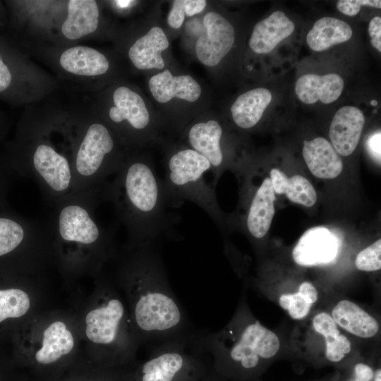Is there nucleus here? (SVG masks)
<instances>
[{
	"mask_svg": "<svg viewBox=\"0 0 381 381\" xmlns=\"http://www.w3.org/2000/svg\"><path fill=\"white\" fill-rule=\"evenodd\" d=\"M124 285L131 306L133 330L151 349L196 330L170 285L158 242L137 244Z\"/></svg>",
	"mask_w": 381,
	"mask_h": 381,
	"instance_id": "f257e3e1",
	"label": "nucleus"
},
{
	"mask_svg": "<svg viewBox=\"0 0 381 381\" xmlns=\"http://www.w3.org/2000/svg\"><path fill=\"white\" fill-rule=\"evenodd\" d=\"M205 351L212 358L214 374L234 381H250L280 349L279 337L253 318L242 306L219 332L202 331Z\"/></svg>",
	"mask_w": 381,
	"mask_h": 381,
	"instance_id": "f03ea898",
	"label": "nucleus"
},
{
	"mask_svg": "<svg viewBox=\"0 0 381 381\" xmlns=\"http://www.w3.org/2000/svg\"><path fill=\"white\" fill-rule=\"evenodd\" d=\"M121 207L137 239V244L158 242L160 238L178 239L174 208L150 160L133 159L120 180Z\"/></svg>",
	"mask_w": 381,
	"mask_h": 381,
	"instance_id": "7ed1b4c3",
	"label": "nucleus"
},
{
	"mask_svg": "<svg viewBox=\"0 0 381 381\" xmlns=\"http://www.w3.org/2000/svg\"><path fill=\"white\" fill-rule=\"evenodd\" d=\"M201 334L196 330L151 349L148 359L138 368L134 381H202L210 373V356Z\"/></svg>",
	"mask_w": 381,
	"mask_h": 381,
	"instance_id": "20e7f679",
	"label": "nucleus"
},
{
	"mask_svg": "<svg viewBox=\"0 0 381 381\" xmlns=\"http://www.w3.org/2000/svg\"><path fill=\"white\" fill-rule=\"evenodd\" d=\"M165 192L174 207L184 201L197 204L215 221L219 212L212 188L204 179L211 169L209 161L185 144L171 147L166 153Z\"/></svg>",
	"mask_w": 381,
	"mask_h": 381,
	"instance_id": "39448f33",
	"label": "nucleus"
},
{
	"mask_svg": "<svg viewBox=\"0 0 381 381\" xmlns=\"http://www.w3.org/2000/svg\"><path fill=\"white\" fill-rule=\"evenodd\" d=\"M85 322L88 339L117 353L121 358L133 356L140 344L136 334L128 332L126 310L117 296H109L100 306L91 310Z\"/></svg>",
	"mask_w": 381,
	"mask_h": 381,
	"instance_id": "423d86ee",
	"label": "nucleus"
},
{
	"mask_svg": "<svg viewBox=\"0 0 381 381\" xmlns=\"http://www.w3.org/2000/svg\"><path fill=\"white\" fill-rule=\"evenodd\" d=\"M107 114L114 124L125 126L132 140L145 145L157 140L161 123L152 116L143 97L126 85L114 89Z\"/></svg>",
	"mask_w": 381,
	"mask_h": 381,
	"instance_id": "0eeeda50",
	"label": "nucleus"
},
{
	"mask_svg": "<svg viewBox=\"0 0 381 381\" xmlns=\"http://www.w3.org/2000/svg\"><path fill=\"white\" fill-rule=\"evenodd\" d=\"M304 327L306 331L300 332L298 339H305V342H300L298 345L305 346L306 353L336 364L346 359L351 352L350 339L330 314L320 312Z\"/></svg>",
	"mask_w": 381,
	"mask_h": 381,
	"instance_id": "6e6552de",
	"label": "nucleus"
},
{
	"mask_svg": "<svg viewBox=\"0 0 381 381\" xmlns=\"http://www.w3.org/2000/svg\"><path fill=\"white\" fill-rule=\"evenodd\" d=\"M202 23L204 31L195 42V54L202 65L214 67L231 50L235 42V30L226 18L215 11L207 13Z\"/></svg>",
	"mask_w": 381,
	"mask_h": 381,
	"instance_id": "1a4fd4ad",
	"label": "nucleus"
},
{
	"mask_svg": "<svg viewBox=\"0 0 381 381\" xmlns=\"http://www.w3.org/2000/svg\"><path fill=\"white\" fill-rule=\"evenodd\" d=\"M223 128L218 121L202 119L183 128L185 145L204 156L210 162L216 181L226 162L222 147Z\"/></svg>",
	"mask_w": 381,
	"mask_h": 381,
	"instance_id": "9d476101",
	"label": "nucleus"
},
{
	"mask_svg": "<svg viewBox=\"0 0 381 381\" xmlns=\"http://www.w3.org/2000/svg\"><path fill=\"white\" fill-rule=\"evenodd\" d=\"M114 139L108 128L101 123H92L82 140L75 159L79 174L88 176L95 174L111 157L115 150Z\"/></svg>",
	"mask_w": 381,
	"mask_h": 381,
	"instance_id": "9b49d317",
	"label": "nucleus"
},
{
	"mask_svg": "<svg viewBox=\"0 0 381 381\" xmlns=\"http://www.w3.org/2000/svg\"><path fill=\"white\" fill-rule=\"evenodd\" d=\"M339 241L327 228L316 226L307 230L292 251L294 262L301 266L328 263L337 256Z\"/></svg>",
	"mask_w": 381,
	"mask_h": 381,
	"instance_id": "f8f14e48",
	"label": "nucleus"
},
{
	"mask_svg": "<svg viewBox=\"0 0 381 381\" xmlns=\"http://www.w3.org/2000/svg\"><path fill=\"white\" fill-rule=\"evenodd\" d=\"M148 88L154 99L166 104L173 100L196 102L202 93L200 83L190 75H174L165 69L152 75Z\"/></svg>",
	"mask_w": 381,
	"mask_h": 381,
	"instance_id": "ddd939ff",
	"label": "nucleus"
},
{
	"mask_svg": "<svg viewBox=\"0 0 381 381\" xmlns=\"http://www.w3.org/2000/svg\"><path fill=\"white\" fill-rule=\"evenodd\" d=\"M365 123L361 110L344 106L334 114L329 131L331 144L337 153L349 156L353 153L361 138Z\"/></svg>",
	"mask_w": 381,
	"mask_h": 381,
	"instance_id": "4468645a",
	"label": "nucleus"
},
{
	"mask_svg": "<svg viewBox=\"0 0 381 381\" xmlns=\"http://www.w3.org/2000/svg\"><path fill=\"white\" fill-rule=\"evenodd\" d=\"M169 47V41L164 30L155 25L131 45L128 56L138 70H162L165 66L162 53Z\"/></svg>",
	"mask_w": 381,
	"mask_h": 381,
	"instance_id": "2eb2a0df",
	"label": "nucleus"
},
{
	"mask_svg": "<svg viewBox=\"0 0 381 381\" xmlns=\"http://www.w3.org/2000/svg\"><path fill=\"white\" fill-rule=\"evenodd\" d=\"M294 29V23L284 12L274 11L255 25L249 39V47L256 54L270 53L290 36Z\"/></svg>",
	"mask_w": 381,
	"mask_h": 381,
	"instance_id": "dca6fc26",
	"label": "nucleus"
},
{
	"mask_svg": "<svg viewBox=\"0 0 381 381\" xmlns=\"http://www.w3.org/2000/svg\"><path fill=\"white\" fill-rule=\"evenodd\" d=\"M344 86V80L335 73L324 75L306 74L298 79L295 92L298 98L305 104H312L318 101L329 104L340 97Z\"/></svg>",
	"mask_w": 381,
	"mask_h": 381,
	"instance_id": "f3484780",
	"label": "nucleus"
},
{
	"mask_svg": "<svg viewBox=\"0 0 381 381\" xmlns=\"http://www.w3.org/2000/svg\"><path fill=\"white\" fill-rule=\"evenodd\" d=\"M330 315L341 329L359 338H373L380 329L379 322L373 315L347 299L339 301Z\"/></svg>",
	"mask_w": 381,
	"mask_h": 381,
	"instance_id": "a211bd4d",
	"label": "nucleus"
},
{
	"mask_svg": "<svg viewBox=\"0 0 381 381\" xmlns=\"http://www.w3.org/2000/svg\"><path fill=\"white\" fill-rule=\"evenodd\" d=\"M303 156L310 172L320 179H334L343 169V162L332 144L318 137L304 141Z\"/></svg>",
	"mask_w": 381,
	"mask_h": 381,
	"instance_id": "6ab92c4d",
	"label": "nucleus"
},
{
	"mask_svg": "<svg viewBox=\"0 0 381 381\" xmlns=\"http://www.w3.org/2000/svg\"><path fill=\"white\" fill-rule=\"evenodd\" d=\"M59 64L71 74L85 77L102 75L110 67L109 59L103 53L86 46L72 47L64 51Z\"/></svg>",
	"mask_w": 381,
	"mask_h": 381,
	"instance_id": "aec40b11",
	"label": "nucleus"
},
{
	"mask_svg": "<svg viewBox=\"0 0 381 381\" xmlns=\"http://www.w3.org/2000/svg\"><path fill=\"white\" fill-rule=\"evenodd\" d=\"M33 164L53 190L63 191L68 188L71 179L69 163L51 146L41 144L36 147Z\"/></svg>",
	"mask_w": 381,
	"mask_h": 381,
	"instance_id": "412c9836",
	"label": "nucleus"
},
{
	"mask_svg": "<svg viewBox=\"0 0 381 381\" xmlns=\"http://www.w3.org/2000/svg\"><path fill=\"white\" fill-rule=\"evenodd\" d=\"M276 200L270 178H265L254 194L246 217L248 233L255 238H262L270 229Z\"/></svg>",
	"mask_w": 381,
	"mask_h": 381,
	"instance_id": "4be33fe9",
	"label": "nucleus"
},
{
	"mask_svg": "<svg viewBox=\"0 0 381 381\" xmlns=\"http://www.w3.org/2000/svg\"><path fill=\"white\" fill-rule=\"evenodd\" d=\"M99 19V10L96 1H68L67 17L62 24L61 32L68 40L80 39L96 31Z\"/></svg>",
	"mask_w": 381,
	"mask_h": 381,
	"instance_id": "5701e85b",
	"label": "nucleus"
},
{
	"mask_svg": "<svg viewBox=\"0 0 381 381\" xmlns=\"http://www.w3.org/2000/svg\"><path fill=\"white\" fill-rule=\"evenodd\" d=\"M59 233L63 239L83 244L95 243L99 237V231L88 214L78 205H68L59 215Z\"/></svg>",
	"mask_w": 381,
	"mask_h": 381,
	"instance_id": "b1692460",
	"label": "nucleus"
},
{
	"mask_svg": "<svg viewBox=\"0 0 381 381\" xmlns=\"http://www.w3.org/2000/svg\"><path fill=\"white\" fill-rule=\"evenodd\" d=\"M272 96L264 87H257L240 95L231 107V117L241 128L248 129L255 126L270 104Z\"/></svg>",
	"mask_w": 381,
	"mask_h": 381,
	"instance_id": "393cba45",
	"label": "nucleus"
},
{
	"mask_svg": "<svg viewBox=\"0 0 381 381\" xmlns=\"http://www.w3.org/2000/svg\"><path fill=\"white\" fill-rule=\"evenodd\" d=\"M352 30L346 22L335 18L324 17L318 20L307 35L309 47L322 52L351 39Z\"/></svg>",
	"mask_w": 381,
	"mask_h": 381,
	"instance_id": "a878e982",
	"label": "nucleus"
},
{
	"mask_svg": "<svg viewBox=\"0 0 381 381\" xmlns=\"http://www.w3.org/2000/svg\"><path fill=\"white\" fill-rule=\"evenodd\" d=\"M73 346V337L65 323L55 321L44 329L42 346L35 353V359L41 364H50L69 353Z\"/></svg>",
	"mask_w": 381,
	"mask_h": 381,
	"instance_id": "bb28decb",
	"label": "nucleus"
},
{
	"mask_svg": "<svg viewBox=\"0 0 381 381\" xmlns=\"http://www.w3.org/2000/svg\"><path fill=\"white\" fill-rule=\"evenodd\" d=\"M270 175L274 193L285 194L290 201L306 207H311L316 202V191L305 177L294 175L289 178L275 168L270 171Z\"/></svg>",
	"mask_w": 381,
	"mask_h": 381,
	"instance_id": "cd10ccee",
	"label": "nucleus"
},
{
	"mask_svg": "<svg viewBox=\"0 0 381 381\" xmlns=\"http://www.w3.org/2000/svg\"><path fill=\"white\" fill-rule=\"evenodd\" d=\"M318 299L316 287L311 282H303L296 292L282 294L279 298V304L292 319L302 320L308 316Z\"/></svg>",
	"mask_w": 381,
	"mask_h": 381,
	"instance_id": "c85d7f7f",
	"label": "nucleus"
},
{
	"mask_svg": "<svg viewBox=\"0 0 381 381\" xmlns=\"http://www.w3.org/2000/svg\"><path fill=\"white\" fill-rule=\"evenodd\" d=\"M30 307V298L25 291L17 288L0 289V323L23 316Z\"/></svg>",
	"mask_w": 381,
	"mask_h": 381,
	"instance_id": "c756f323",
	"label": "nucleus"
},
{
	"mask_svg": "<svg viewBox=\"0 0 381 381\" xmlns=\"http://www.w3.org/2000/svg\"><path fill=\"white\" fill-rule=\"evenodd\" d=\"M356 267L361 271L373 272L381 268V240L378 239L358 253L355 260Z\"/></svg>",
	"mask_w": 381,
	"mask_h": 381,
	"instance_id": "7c9ffc66",
	"label": "nucleus"
},
{
	"mask_svg": "<svg viewBox=\"0 0 381 381\" xmlns=\"http://www.w3.org/2000/svg\"><path fill=\"white\" fill-rule=\"evenodd\" d=\"M381 8L380 0H340L337 3V8L343 14L349 16H356L361 6Z\"/></svg>",
	"mask_w": 381,
	"mask_h": 381,
	"instance_id": "2f4dec72",
	"label": "nucleus"
},
{
	"mask_svg": "<svg viewBox=\"0 0 381 381\" xmlns=\"http://www.w3.org/2000/svg\"><path fill=\"white\" fill-rule=\"evenodd\" d=\"M186 17L184 0H175L173 1L167 16V23L173 29L180 28Z\"/></svg>",
	"mask_w": 381,
	"mask_h": 381,
	"instance_id": "473e14b6",
	"label": "nucleus"
},
{
	"mask_svg": "<svg viewBox=\"0 0 381 381\" xmlns=\"http://www.w3.org/2000/svg\"><path fill=\"white\" fill-rule=\"evenodd\" d=\"M375 370L367 363L359 362L353 366L352 373L345 381H373Z\"/></svg>",
	"mask_w": 381,
	"mask_h": 381,
	"instance_id": "72a5a7b5",
	"label": "nucleus"
},
{
	"mask_svg": "<svg viewBox=\"0 0 381 381\" xmlns=\"http://www.w3.org/2000/svg\"><path fill=\"white\" fill-rule=\"evenodd\" d=\"M365 145L368 153L374 160L380 164L381 162V133L380 130L370 134L366 140Z\"/></svg>",
	"mask_w": 381,
	"mask_h": 381,
	"instance_id": "f704fd0d",
	"label": "nucleus"
},
{
	"mask_svg": "<svg viewBox=\"0 0 381 381\" xmlns=\"http://www.w3.org/2000/svg\"><path fill=\"white\" fill-rule=\"evenodd\" d=\"M368 33L372 46L381 52V18L380 16H375L370 20Z\"/></svg>",
	"mask_w": 381,
	"mask_h": 381,
	"instance_id": "c9c22d12",
	"label": "nucleus"
},
{
	"mask_svg": "<svg viewBox=\"0 0 381 381\" xmlns=\"http://www.w3.org/2000/svg\"><path fill=\"white\" fill-rule=\"evenodd\" d=\"M207 5L205 0H184L185 14L192 17L202 13Z\"/></svg>",
	"mask_w": 381,
	"mask_h": 381,
	"instance_id": "e433bc0d",
	"label": "nucleus"
},
{
	"mask_svg": "<svg viewBox=\"0 0 381 381\" xmlns=\"http://www.w3.org/2000/svg\"><path fill=\"white\" fill-rule=\"evenodd\" d=\"M12 83V74L8 66L4 63L0 54V92L6 90Z\"/></svg>",
	"mask_w": 381,
	"mask_h": 381,
	"instance_id": "4c0bfd02",
	"label": "nucleus"
},
{
	"mask_svg": "<svg viewBox=\"0 0 381 381\" xmlns=\"http://www.w3.org/2000/svg\"><path fill=\"white\" fill-rule=\"evenodd\" d=\"M202 381H222L217 375L210 373Z\"/></svg>",
	"mask_w": 381,
	"mask_h": 381,
	"instance_id": "58836bf2",
	"label": "nucleus"
},
{
	"mask_svg": "<svg viewBox=\"0 0 381 381\" xmlns=\"http://www.w3.org/2000/svg\"><path fill=\"white\" fill-rule=\"evenodd\" d=\"M373 381H381V370L380 368H377L375 370V375L373 377Z\"/></svg>",
	"mask_w": 381,
	"mask_h": 381,
	"instance_id": "ea45409f",
	"label": "nucleus"
},
{
	"mask_svg": "<svg viewBox=\"0 0 381 381\" xmlns=\"http://www.w3.org/2000/svg\"><path fill=\"white\" fill-rule=\"evenodd\" d=\"M370 104L371 105L375 106L377 104V102L376 100H373L370 102Z\"/></svg>",
	"mask_w": 381,
	"mask_h": 381,
	"instance_id": "a19ab883",
	"label": "nucleus"
}]
</instances>
